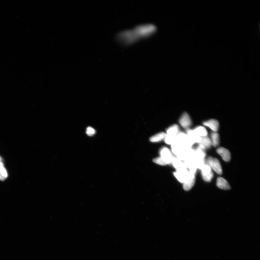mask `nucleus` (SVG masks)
Listing matches in <instances>:
<instances>
[{
	"label": "nucleus",
	"mask_w": 260,
	"mask_h": 260,
	"mask_svg": "<svg viewBox=\"0 0 260 260\" xmlns=\"http://www.w3.org/2000/svg\"><path fill=\"white\" fill-rule=\"evenodd\" d=\"M217 152L224 161L229 162L231 160V153L228 149L223 147H220L217 149Z\"/></svg>",
	"instance_id": "10"
},
{
	"label": "nucleus",
	"mask_w": 260,
	"mask_h": 260,
	"mask_svg": "<svg viewBox=\"0 0 260 260\" xmlns=\"http://www.w3.org/2000/svg\"><path fill=\"white\" fill-rule=\"evenodd\" d=\"M166 133L161 132L154 135L150 138V140L152 142H160L165 139Z\"/></svg>",
	"instance_id": "15"
},
{
	"label": "nucleus",
	"mask_w": 260,
	"mask_h": 260,
	"mask_svg": "<svg viewBox=\"0 0 260 260\" xmlns=\"http://www.w3.org/2000/svg\"><path fill=\"white\" fill-rule=\"evenodd\" d=\"M196 181L195 174L189 171V174L183 184L184 190L189 191L194 186Z\"/></svg>",
	"instance_id": "4"
},
{
	"label": "nucleus",
	"mask_w": 260,
	"mask_h": 260,
	"mask_svg": "<svg viewBox=\"0 0 260 260\" xmlns=\"http://www.w3.org/2000/svg\"><path fill=\"white\" fill-rule=\"evenodd\" d=\"M186 133L193 145L196 144H198L200 142L201 138L196 134L193 129L190 128L187 129Z\"/></svg>",
	"instance_id": "9"
},
{
	"label": "nucleus",
	"mask_w": 260,
	"mask_h": 260,
	"mask_svg": "<svg viewBox=\"0 0 260 260\" xmlns=\"http://www.w3.org/2000/svg\"><path fill=\"white\" fill-rule=\"evenodd\" d=\"M210 138L212 146L217 147L219 146L220 143V136L217 132H212Z\"/></svg>",
	"instance_id": "14"
},
{
	"label": "nucleus",
	"mask_w": 260,
	"mask_h": 260,
	"mask_svg": "<svg viewBox=\"0 0 260 260\" xmlns=\"http://www.w3.org/2000/svg\"><path fill=\"white\" fill-rule=\"evenodd\" d=\"M161 157L167 164L172 163L173 157L170 150L167 147H164L161 150Z\"/></svg>",
	"instance_id": "8"
},
{
	"label": "nucleus",
	"mask_w": 260,
	"mask_h": 260,
	"mask_svg": "<svg viewBox=\"0 0 260 260\" xmlns=\"http://www.w3.org/2000/svg\"><path fill=\"white\" fill-rule=\"evenodd\" d=\"M189 171L186 168L178 169L174 175L176 179L181 183H183L189 174Z\"/></svg>",
	"instance_id": "5"
},
{
	"label": "nucleus",
	"mask_w": 260,
	"mask_h": 260,
	"mask_svg": "<svg viewBox=\"0 0 260 260\" xmlns=\"http://www.w3.org/2000/svg\"><path fill=\"white\" fill-rule=\"evenodd\" d=\"M209 166L212 170L219 175L222 174V169L221 163L217 158H213L212 157H209L206 161V163Z\"/></svg>",
	"instance_id": "2"
},
{
	"label": "nucleus",
	"mask_w": 260,
	"mask_h": 260,
	"mask_svg": "<svg viewBox=\"0 0 260 260\" xmlns=\"http://www.w3.org/2000/svg\"><path fill=\"white\" fill-rule=\"evenodd\" d=\"M95 130L91 127H89L87 128L86 133L89 136H92L95 133Z\"/></svg>",
	"instance_id": "19"
},
{
	"label": "nucleus",
	"mask_w": 260,
	"mask_h": 260,
	"mask_svg": "<svg viewBox=\"0 0 260 260\" xmlns=\"http://www.w3.org/2000/svg\"><path fill=\"white\" fill-rule=\"evenodd\" d=\"M201 170L203 180L207 182L211 181L214 177V174L210 166L205 163Z\"/></svg>",
	"instance_id": "3"
},
{
	"label": "nucleus",
	"mask_w": 260,
	"mask_h": 260,
	"mask_svg": "<svg viewBox=\"0 0 260 260\" xmlns=\"http://www.w3.org/2000/svg\"><path fill=\"white\" fill-rule=\"evenodd\" d=\"M179 132V126L177 125H173L168 128L166 131L164 139L166 143L171 145L175 141Z\"/></svg>",
	"instance_id": "1"
},
{
	"label": "nucleus",
	"mask_w": 260,
	"mask_h": 260,
	"mask_svg": "<svg viewBox=\"0 0 260 260\" xmlns=\"http://www.w3.org/2000/svg\"><path fill=\"white\" fill-rule=\"evenodd\" d=\"M217 186L220 189L227 190L231 189L228 181L222 177H219L217 180Z\"/></svg>",
	"instance_id": "11"
},
{
	"label": "nucleus",
	"mask_w": 260,
	"mask_h": 260,
	"mask_svg": "<svg viewBox=\"0 0 260 260\" xmlns=\"http://www.w3.org/2000/svg\"><path fill=\"white\" fill-rule=\"evenodd\" d=\"M172 165L176 169L182 168H186L184 163L182 162L181 160L178 158L173 157L172 163Z\"/></svg>",
	"instance_id": "16"
},
{
	"label": "nucleus",
	"mask_w": 260,
	"mask_h": 260,
	"mask_svg": "<svg viewBox=\"0 0 260 260\" xmlns=\"http://www.w3.org/2000/svg\"><path fill=\"white\" fill-rule=\"evenodd\" d=\"M203 125L205 127L209 128L212 132H217L219 128V121L214 119H210L203 122Z\"/></svg>",
	"instance_id": "7"
},
{
	"label": "nucleus",
	"mask_w": 260,
	"mask_h": 260,
	"mask_svg": "<svg viewBox=\"0 0 260 260\" xmlns=\"http://www.w3.org/2000/svg\"><path fill=\"white\" fill-rule=\"evenodd\" d=\"M1 157H0V161H1Z\"/></svg>",
	"instance_id": "20"
},
{
	"label": "nucleus",
	"mask_w": 260,
	"mask_h": 260,
	"mask_svg": "<svg viewBox=\"0 0 260 260\" xmlns=\"http://www.w3.org/2000/svg\"><path fill=\"white\" fill-rule=\"evenodd\" d=\"M153 161L154 162L158 164V165H159L161 166H165L167 165V163H166L165 161L161 157H160L156 158L154 159Z\"/></svg>",
	"instance_id": "18"
},
{
	"label": "nucleus",
	"mask_w": 260,
	"mask_h": 260,
	"mask_svg": "<svg viewBox=\"0 0 260 260\" xmlns=\"http://www.w3.org/2000/svg\"><path fill=\"white\" fill-rule=\"evenodd\" d=\"M198 145L199 146L205 150L209 149L212 146L211 140L208 136L201 138V141Z\"/></svg>",
	"instance_id": "12"
},
{
	"label": "nucleus",
	"mask_w": 260,
	"mask_h": 260,
	"mask_svg": "<svg viewBox=\"0 0 260 260\" xmlns=\"http://www.w3.org/2000/svg\"><path fill=\"white\" fill-rule=\"evenodd\" d=\"M8 177V173L4 164L0 161V180L4 181Z\"/></svg>",
	"instance_id": "17"
},
{
	"label": "nucleus",
	"mask_w": 260,
	"mask_h": 260,
	"mask_svg": "<svg viewBox=\"0 0 260 260\" xmlns=\"http://www.w3.org/2000/svg\"><path fill=\"white\" fill-rule=\"evenodd\" d=\"M193 130L195 131L196 134L201 138L208 136L207 131L205 126H204L200 125L196 126L195 128L193 129Z\"/></svg>",
	"instance_id": "13"
},
{
	"label": "nucleus",
	"mask_w": 260,
	"mask_h": 260,
	"mask_svg": "<svg viewBox=\"0 0 260 260\" xmlns=\"http://www.w3.org/2000/svg\"><path fill=\"white\" fill-rule=\"evenodd\" d=\"M179 123L182 127L186 130L190 128L192 125V121L188 113L185 112L182 114L179 119Z\"/></svg>",
	"instance_id": "6"
}]
</instances>
